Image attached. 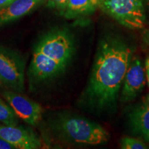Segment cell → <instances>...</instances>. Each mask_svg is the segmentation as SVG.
<instances>
[{"label":"cell","instance_id":"cell-13","mask_svg":"<svg viewBox=\"0 0 149 149\" xmlns=\"http://www.w3.org/2000/svg\"><path fill=\"white\" fill-rule=\"evenodd\" d=\"M0 122L8 126H17L19 122L17 116L10 106L1 99H0Z\"/></svg>","mask_w":149,"mask_h":149},{"label":"cell","instance_id":"cell-19","mask_svg":"<svg viewBox=\"0 0 149 149\" xmlns=\"http://www.w3.org/2000/svg\"><path fill=\"white\" fill-rule=\"evenodd\" d=\"M13 1H14V0H0V8L8 4V3L12 2Z\"/></svg>","mask_w":149,"mask_h":149},{"label":"cell","instance_id":"cell-1","mask_svg":"<svg viewBox=\"0 0 149 149\" xmlns=\"http://www.w3.org/2000/svg\"><path fill=\"white\" fill-rule=\"evenodd\" d=\"M131 50L117 40H107L100 46L87 92L100 107L116 100L124 81Z\"/></svg>","mask_w":149,"mask_h":149},{"label":"cell","instance_id":"cell-17","mask_svg":"<svg viewBox=\"0 0 149 149\" xmlns=\"http://www.w3.org/2000/svg\"><path fill=\"white\" fill-rule=\"evenodd\" d=\"M145 70H146V78L149 86V57H148V58L146 59V61H145Z\"/></svg>","mask_w":149,"mask_h":149},{"label":"cell","instance_id":"cell-10","mask_svg":"<svg viewBox=\"0 0 149 149\" xmlns=\"http://www.w3.org/2000/svg\"><path fill=\"white\" fill-rule=\"evenodd\" d=\"M44 0H14L0 8V26L29 14Z\"/></svg>","mask_w":149,"mask_h":149},{"label":"cell","instance_id":"cell-11","mask_svg":"<svg viewBox=\"0 0 149 149\" xmlns=\"http://www.w3.org/2000/svg\"><path fill=\"white\" fill-rule=\"evenodd\" d=\"M100 2V0H68L64 15L68 19L88 15L94 12Z\"/></svg>","mask_w":149,"mask_h":149},{"label":"cell","instance_id":"cell-7","mask_svg":"<svg viewBox=\"0 0 149 149\" xmlns=\"http://www.w3.org/2000/svg\"><path fill=\"white\" fill-rule=\"evenodd\" d=\"M0 137L17 149H37L42 146V141L34 132L22 126L0 124Z\"/></svg>","mask_w":149,"mask_h":149},{"label":"cell","instance_id":"cell-4","mask_svg":"<svg viewBox=\"0 0 149 149\" xmlns=\"http://www.w3.org/2000/svg\"><path fill=\"white\" fill-rule=\"evenodd\" d=\"M25 61L16 51L0 46V82L12 91H24Z\"/></svg>","mask_w":149,"mask_h":149},{"label":"cell","instance_id":"cell-12","mask_svg":"<svg viewBox=\"0 0 149 149\" xmlns=\"http://www.w3.org/2000/svg\"><path fill=\"white\" fill-rule=\"evenodd\" d=\"M130 120L134 129L149 139V104H145L134 110Z\"/></svg>","mask_w":149,"mask_h":149},{"label":"cell","instance_id":"cell-14","mask_svg":"<svg viewBox=\"0 0 149 149\" xmlns=\"http://www.w3.org/2000/svg\"><path fill=\"white\" fill-rule=\"evenodd\" d=\"M121 148L123 149H146L147 147L139 139L126 137L121 140Z\"/></svg>","mask_w":149,"mask_h":149},{"label":"cell","instance_id":"cell-16","mask_svg":"<svg viewBox=\"0 0 149 149\" xmlns=\"http://www.w3.org/2000/svg\"><path fill=\"white\" fill-rule=\"evenodd\" d=\"M0 149H15V147L0 137Z\"/></svg>","mask_w":149,"mask_h":149},{"label":"cell","instance_id":"cell-5","mask_svg":"<svg viewBox=\"0 0 149 149\" xmlns=\"http://www.w3.org/2000/svg\"><path fill=\"white\" fill-rule=\"evenodd\" d=\"M35 50L66 66L73 53V43L66 31L55 30L44 35Z\"/></svg>","mask_w":149,"mask_h":149},{"label":"cell","instance_id":"cell-3","mask_svg":"<svg viewBox=\"0 0 149 149\" xmlns=\"http://www.w3.org/2000/svg\"><path fill=\"white\" fill-rule=\"evenodd\" d=\"M99 6L122 26L131 29L144 26V0H100Z\"/></svg>","mask_w":149,"mask_h":149},{"label":"cell","instance_id":"cell-8","mask_svg":"<svg viewBox=\"0 0 149 149\" xmlns=\"http://www.w3.org/2000/svg\"><path fill=\"white\" fill-rule=\"evenodd\" d=\"M145 69L138 59H134L129 63L124 78L122 99L124 101L133 100L146 84Z\"/></svg>","mask_w":149,"mask_h":149},{"label":"cell","instance_id":"cell-20","mask_svg":"<svg viewBox=\"0 0 149 149\" xmlns=\"http://www.w3.org/2000/svg\"><path fill=\"white\" fill-rule=\"evenodd\" d=\"M146 1H147V3H148V5L149 6V0H146Z\"/></svg>","mask_w":149,"mask_h":149},{"label":"cell","instance_id":"cell-18","mask_svg":"<svg viewBox=\"0 0 149 149\" xmlns=\"http://www.w3.org/2000/svg\"><path fill=\"white\" fill-rule=\"evenodd\" d=\"M143 38L146 42L149 44V30H146L143 33Z\"/></svg>","mask_w":149,"mask_h":149},{"label":"cell","instance_id":"cell-6","mask_svg":"<svg viewBox=\"0 0 149 149\" xmlns=\"http://www.w3.org/2000/svg\"><path fill=\"white\" fill-rule=\"evenodd\" d=\"M2 95L17 117L30 125L36 126L40 123L43 112L40 104L13 91H3Z\"/></svg>","mask_w":149,"mask_h":149},{"label":"cell","instance_id":"cell-15","mask_svg":"<svg viewBox=\"0 0 149 149\" xmlns=\"http://www.w3.org/2000/svg\"><path fill=\"white\" fill-rule=\"evenodd\" d=\"M48 3L50 6L58 9L62 13H64L68 5V0H48Z\"/></svg>","mask_w":149,"mask_h":149},{"label":"cell","instance_id":"cell-21","mask_svg":"<svg viewBox=\"0 0 149 149\" xmlns=\"http://www.w3.org/2000/svg\"><path fill=\"white\" fill-rule=\"evenodd\" d=\"M1 82H0V85H1Z\"/></svg>","mask_w":149,"mask_h":149},{"label":"cell","instance_id":"cell-2","mask_svg":"<svg viewBox=\"0 0 149 149\" xmlns=\"http://www.w3.org/2000/svg\"><path fill=\"white\" fill-rule=\"evenodd\" d=\"M54 126L64 137L77 144H102L110 138L109 133L102 126L82 117H59Z\"/></svg>","mask_w":149,"mask_h":149},{"label":"cell","instance_id":"cell-9","mask_svg":"<svg viewBox=\"0 0 149 149\" xmlns=\"http://www.w3.org/2000/svg\"><path fill=\"white\" fill-rule=\"evenodd\" d=\"M64 68L63 64L34 50L29 67V75L33 80L43 81L55 77Z\"/></svg>","mask_w":149,"mask_h":149}]
</instances>
